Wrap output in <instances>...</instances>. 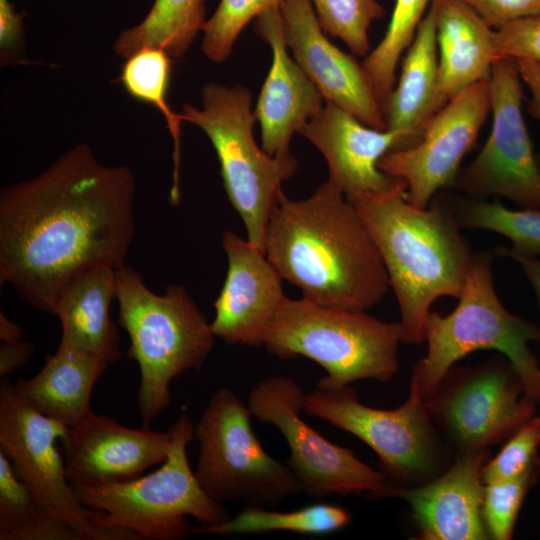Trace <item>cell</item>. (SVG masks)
Listing matches in <instances>:
<instances>
[{
  "mask_svg": "<svg viewBox=\"0 0 540 540\" xmlns=\"http://www.w3.org/2000/svg\"><path fill=\"white\" fill-rule=\"evenodd\" d=\"M136 181L80 143L39 175L0 192V284L54 314L78 274L125 265L135 236Z\"/></svg>",
  "mask_w": 540,
  "mask_h": 540,
  "instance_id": "6da1fadb",
  "label": "cell"
},
{
  "mask_svg": "<svg viewBox=\"0 0 540 540\" xmlns=\"http://www.w3.org/2000/svg\"><path fill=\"white\" fill-rule=\"evenodd\" d=\"M265 255L282 279L321 306L366 311L390 287L368 227L329 180L306 199L281 195L266 229Z\"/></svg>",
  "mask_w": 540,
  "mask_h": 540,
  "instance_id": "7a4b0ae2",
  "label": "cell"
},
{
  "mask_svg": "<svg viewBox=\"0 0 540 540\" xmlns=\"http://www.w3.org/2000/svg\"><path fill=\"white\" fill-rule=\"evenodd\" d=\"M376 243L400 310L401 340L421 344L433 302L459 298L473 253L452 209L418 208L401 181L388 192L352 202Z\"/></svg>",
  "mask_w": 540,
  "mask_h": 540,
  "instance_id": "3957f363",
  "label": "cell"
},
{
  "mask_svg": "<svg viewBox=\"0 0 540 540\" xmlns=\"http://www.w3.org/2000/svg\"><path fill=\"white\" fill-rule=\"evenodd\" d=\"M119 323L130 338L128 356L140 369L138 411L147 426L171 403L170 382L199 371L213 348L211 324L179 284L152 292L135 269L115 271Z\"/></svg>",
  "mask_w": 540,
  "mask_h": 540,
  "instance_id": "277c9868",
  "label": "cell"
},
{
  "mask_svg": "<svg viewBox=\"0 0 540 540\" xmlns=\"http://www.w3.org/2000/svg\"><path fill=\"white\" fill-rule=\"evenodd\" d=\"M495 251L474 253L456 308L442 316L431 311L425 329L427 353L413 367L423 399L466 355L493 349L507 358L525 394L540 402V365L528 344L540 341V328L509 312L493 285Z\"/></svg>",
  "mask_w": 540,
  "mask_h": 540,
  "instance_id": "5b68a950",
  "label": "cell"
},
{
  "mask_svg": "<svg viewBox=\"0 0 540 540\" xmlns=\"http://www.w3.org/2000/svg\"><path fill=\"white\" fill-rule=\"evenodd\" d=\"M399 322L379 320L364 310L331 308L304 298H285L263 338L266 350L280 358L304 356L336 386L362 379L387 382L399 369Z\"/></svg>",
  "mask_w": 540,
  "mask_h": 540,
  "instance_id": "8992f818",
  "label": "cell"
},
{
  "mask_svg": "<svg viewBox=\"0 0 540 540\" xmlns=\"http://www.w3.org/2000/svg\"><path fill=\"white\" fill-rule=\"evenodd\" d=\"M251 101L242 85L211 82L202 89L201 107L185 104L179 115L210 139L228 200L243 221L246 239L265 253L266 229L283 194L282 182L295 174L298 161L294 156H270L257 145Z\"/></svg>",
  "mask_w": 540,
  "mask_h": 540,
  "instance_id": "52a82bcc",
  "label": "cell"
},
{
  "mask_svg": "<svg viewBox=\"0 0 540 540\" xmlns=\"http://www.w3.org/2000/svg\"><path fill=\"white\" fill-rule=\"evenodd\" d=\"M169 456L156 471L127 482L96 487L72 485L81 503L99 513L101 525L136 533L141 539L178 540L192 534L188 516L201 525L229 518L223 504L201 487L187 458L194 425L186 412L168 429Z\"/></svg>",
  "mask_w": 540,
  "mask_h": 540,
  "instance_id": "ba28073f",
  "label": "cell"
},
{
  "mask_svg": "<svg viewBox=\"0 0 540 540\" xmlns=\"http://www.w3.org/2000/svg\"><path fill=\"white\" fill-rule=\"evenodd\" d=\"M252 413L228 388L209 400L194 437L199 442L195 476L216 502H241L246 506H274L303 493L291 469L271 457L251 427Z\"/></svg>",
  "mask_w": 540,
  "mask_h": 540,
  "instance_id": "9c48e42d",
  "label": "cell"
},
{
  "mask_svg": "<svg viewBox=\"0 0 540 540\" xmlns=\"http://www.w3.org/2000/svg\"><path fill=\"white\" fill-rule=\"evenodd\" d=\"M304 411L367 444L377 454L381 471L391 484L420 485L442 469L444 448L413 376L408 398L395 409L364 405L349 385L318 381L317 387L305 394Z\"/></svg>",
  "mask_w": 540,
  "mask_h": 540,
  "instance_id": "30bf717a",
  "label": "cell"
},
{
  "mask_svg": "<svg viewBox=\"0 0 540 540\" xmlns=\"http://www.w3.org/2000/svg\"><path fill=\"white\" fill-rule=\"evenodd\" d=\"M66 431V426L24 402L6 376L1 377L0 450L42 509L74 528L83 540L141 539L130 530L102 526L103 514L78 499L56 446Z\"/></svg>",
  "mask_w": 540,
  "mask_h": 540,
  "instance_id": "8fae6325",
  "label": "cell"
},
{
  "mask_svg": "<svg viewBox=\"0 0 540 540\" xmlns=\"http://www.w3.org/2000/svg\"><path fill=\"white\" fill-rule=\"evenodd\" d=\"M424 403L457 454L507 440L535 415L537 405L505 356L451 367Z\"/></svg>",
  "mask_w": 540,
  "mask_h": 540,
  "instance_id": "7c38bea8",
  "label": "cell"
},
{
  "mask_svg": "<svg viewBox=\"0 0 540 540\" xmlns=\"http://www.w3.org/2000/svg\"><path fill=\"white\" fill-rule=\"evenodd\" d=\"M305 393L291 378L270 376L251 390L248 407L258 421L275 426L285 438L286 464L303 493L322 499L332 494L366 493L372 498L389 482L382 471L360 461L351 449L321 436L301 417Z\"/></svg>",
  "mask_w": 540,
  "mask_h": 540,
  "instance_id": "4fadbf2b",
  "label": "cell"
},
{
  "mask_svg": "<svg viewBox=\"0 0 540 540\" xmlns=\"http://www.w3.org/2000/svg\"><path fill=\"white\" fill-rule=\"evenodd\" d=\"M492 128L476 158L454 185L473 195L506 198L521 208L540 209V173L522 114L523 90L517 60L498 59L489 77Z\"/></svg>",
  "mask_w": 540,
  "mask_h": 540,
  "instance_id": "5bb4252c",
  "label": "cell"
},
{
  "mask_svg": "<svg viewBox=\"0 0 540 540\" xmlns=\"http://www.w3.org/2000/svg\"><path fill=\"white\" fill-rule=\"evenodd\" d=\"M491 112L489 79L462 91L439 110L412 146L385 154L378 167L406 184L407 201L427 208L436 192L454 183Z\"/></svg>",
  "mask_w": 540,
  "mask_h": 540,
  "instance_id": "9a60e30c",
  "label": "cell"
},
{
  "mask_svg": "<svg viewBox=\"0 0 540 540\" xmlns=\"http://www.w3.org/2000/svg\"><path fill=\"white\" fill-rule=\"evenodd\" d=\"M280 11L287 47L325 101L346 110L369 127L386 130L382 109L362 64L330 42L312 1L283 0Z\"/></svg>",
  "mask_w": 540,
  "mask_h": 540,
  "instance_id": "2e32d148",
  "label": "cell"
},
{
  "mask_svg": "<svg viewBox=\"0 0 540 540\" xmlns=\"http://www.w3.org/2000/svg\"><path fill=\"white\" fill-rule=\"evenodd\" d=\"M60 440L69 482L87 487L134 480L166 461L171 447L169 431L132 429L93 412Z\"/></svg>",
  "mask_w": 540,
  "mask_h": 540,
  "instance_id": "e0dca14e",
  "label": "cell"
},
{
  "mask_svg": "<svg viewBox=\"0 0 540 540\" xmlns=\"http://www.w3.org/2000/svg\"><path fill=\"white\" fill-rule=\"evenodd\" d=\"M489 449L458 453L446 471L416 486L388 483L372 499L405 501L422 540L489 539L483 519L481 472Z\"/></svg>",
  "mask_w": 540,
  "mask_h": 540,
  "instance_id": "ac0fdd59",
  "label": "cell"
},
{
  "mask_svg": "<svg viewBox=\"0 0 540 540\" xmlns=\"http://www.w3.org/2000/svg\"><path fill=\"white\" fill-rule=\"evenodd\" d=\"M221 241L228 268L211 330L230 345L263 346L266 329L286 298L283 279L247 239L227 230Z\"/></svg>",
  "mask_w": 540,
  "mask_h": 540,
  "instance_id": "d6986e66",
  "label": "cell"
},
{
  "mask_svg": "<svg viewBox=\"0 0 540 540\" xmlns=\"http://www.w3.org/2000/svg\"><path fill=\"white\" fill-rule=\"evenodd\" d=\"M325 158L331 181L350 201L392 190L401 181L382 172L378 163L400 148V136L369 127L354 115L325 101L298 132Z\"/></svg>",
  "mask_w": 540,
  "mask_h": 540,
  "instance_id": "ffe728a7",
  "label": "cell"
},
{
  "mask_svg": "<svg viewBox=\"0 0 540 540\" xmlns=\"http://www.w3.org/2000/svg\"><path fill=\"white\" fill-rule=\"evenodd\" d=\"M256 34L272 50V65L254 111L261 129L262 148L270 156L292 158V135L324 106V98L288 53L280 6L262 12L255 21Z\"/></svg>",
  "mask_w": 540,
  "mask_h": 540,
  "instance_id": "44dd1931",
  "label": "cell"
},
{
  "mask_svg": "<svg viewBox=\"0 0 540 540\" xmlns=\"http://www.w3.org/2000/svg\"><path fill=\"white\" fill-rule=\"evenodd\" d=\"M431 4L436 13L441 110L465 89L489 79L497 61L495 30L463 0H431Z\"/></svg>",
  "mask_w": 540,
  "mask_h": 540,
  "instance_id": "7402d4cb",
  "label": "cell"
},
{
  "mask_svg": "<svg viewBox=\"0 0 540 540\" xmlns=\"http://www.w3.org/2000/svg\"><path fill=\"white\" fill-rule=\"evenodd\" d=\"M115 271L96 266L78 274L63 288L54 310L62 326L58 349L90 355L108 364L118 360L119 335L110 317Z\"/></svg>",
  "mask_w": 540,
  "mask_h": 540,
  "instance_id": "603a6c76",
  "label": "cell"
},
{
  "mask_svg": "<svg viewBox=\"0 0 540 540\" xmlns=\"http://www.w3.org/2000/svg\"><path fill=\"white\" fill-rule=\"evenodd\" d=\"M408 48L399 81L382 106L386 130L401 138L399 149L414 145L439 111L436 13L432 4Z\"/></svg>",
  "mask_w": 540,
  "mask_h": 540,
  "instance_id": "cb8c5ba5",
  "label": "cell"
},
{
  "mask_svg": "<svg viewBox=\"0 0 540 540\" xmlns=\"http://www.w3.org/2000/svg\"><path fill=\"white\" fill-rule=\"evenodd\" d=\"M107 365L90 355L57 349L34 377L18 381L14 389L33 409L70 428L92 412V390Z\"/></svg>",
  "mask_w": 540,
  "mask_h": 540,
  "instance_id": "d4e9b609",
  "label": "cell"
},
{
  "mask_svg": "<svg viewBox=\"0 0 540 540\" xmlns=\"http://www.w3.org/2000/svg\"><path fill=\"white\" fill-rule=\"evenodd\" d=\"M205 22V0H154L145 18L118 36L114 51L126 59L142 48L155 47L179 58Z\"/></svg>",
  "mask_w": 540,
  "mask_h": 540,
  "instance_id": "484cf974",
  "label": "cell"
},
{
  "mask_svg": "<svg viewBox=\"0 0 540 540\" xmlns=\"http://www.w3.org/2000/svg\"><path fill=\"white\" fill-rule=\"evenodd\" d=\"M350 521L351 515L345 508L327 503L314 504L289 512L246 506L234 518L213 525L193 526L192 534L227 535L291 531L321 535L340 530Z\"/></svg>",
  "mask_w": 540,
  "mask_h": 540,
  "instance_id": "4316f807",
  "label": "cell"
},
{
  "mask_svg": "<svg viewBox=\"0 0 540 540\" xmlns=\"http://www.w3.org/2000/svg\"><path fill=\"white\" fill-rule=\"evenodd\" d=\"M0 540H83L37 503L0 450Z\"/></svg>",
  "mask_w": 540,
  "mask_h": 540,
  "instance_id": "83f0119b",
  "label": "cell"
},
{
  "mask_svg": "<svg viewBox=\"0 0 540 540\" xmlns=\"http://www.w3.org/2000/svg\"><path fill=\"white\" fill-rule=\"evenodd\" d=\"M171 76V57L162 49L145 47L130 57L122 67L120 80L133 98L157 108L166 121L174 144L173 183L170 190V203L179 201L180 135L183 122L167 103V92Z\"/></svg>",
  "mask_w": 540,
  "mask_h": 540,
  "instance_id": "f1b7e54d",
  "label": "cell"
},
{
  "mask_svg": "<svg viewBox=\"0 0 540 540\" xmlns=\"http://www.w3.org/2000/svg\"><path fill=\"white\" fill-rule=\"evenodd\" d=\"M452 212L460 228L489 230L508 238L512 248L497 247V256L540 257V209L513 210L494 200L463 203Z\"/></svg>",
  "mask_w": 540,
  "mask_h": 540,
  "instance_id": "f546056e",
  "label": "cell"
},
{
  "mask_svg": "<svg viewBox=\"0 0 540 540\" xmlns=\"http://www.w3.org/2000/svg\"><path fill=\"white\" fill-rule=\"evenodd\" d=\"M429 1L396 0L383 39L361 63L381 108L395 86L399 58L413 41Z\"/></svg>",
  "mask_w": 540,
  "mask_h": 540,
  "instance_id": "4dcf8cb0",
  "label": "cell"
},
{
  "mask_svg": "<svg viewBox=\"0 0 540 540\" xmlns=\"http://www.w3.org/2000/svg\"><path fill=\"white\" fill-rule=\"evenodd\" d=\"M319 23L333 37L341 39L359 57L370 51L368 30L374 20L385 17L376 0H311Z\"/></svg>",
  "mask_w": 540,
  "mask_h": 540,
  "instance_id": "1f68e13d",
  "label": "cell"
},
{
  "mask_svg": "<svg viewBox=\"0 0 540 540\" xmlns=\"http://www.w3.org/2000/svg\"><path fill=\"white\" fill-rule=\"evenodd\" d=\"M540 476L538 458L524 473L484 484L482 519L489 539L510 540L522 503Z\"/></svg>",
  "mask_w": 540,
  "mask_h": 540,
  "instance_id": "d6a6232c",
  "label": "cell"
},
{
  "mask_svg": "<svg viewBox=\"0 0 540 540\" xmlns=\"http://www.w3.org/2000/svg\"><path fill=\"white\" fill-rule=\"evenodd\" d=\"M282 1L220 0L203 26L202 52L213 62H223L231 54L243 28L270 7L280 6Z\"/></svg>",
  "mask_w": 540,
  "mask_h": 540,
  "instance_id": "836d02e7",
  "label": "cell"
},
{
  "mask_svg": "<svg viewBox=\"0 0 540 540\" xmlns=\"http://www.w3.org/2000/svg\"><path fill=\"white\" fill-rule=\"evenodd\" d=\"M540 416L534 415L507 440L499 453L487 461L481 472L484 484L514 478L524 473L539 457Z\"/></svg>",
  "mask_w": 540,
  "mask_h": 540,
  "instance_id": "e575fe53",
  "label": "cell"
},
{
  "mask_svg": "<svg viewBox=\"0 0 540 540\" xmlns=\"http://www.w3.org/2000/svg\"><path fill=\"white\" fill-rule=\"evenodd\" d=\"M497 60L528 59L540 64V15L514 21L495 30Z\"/></svg>",
  "mask_w": 540,
  "mask_h": 540,
  "instance_id": "d590c367",
  "label": "cell"
},
{
  "mask_svg": "<svg viewBox=\"0 0 540 540\" xmlns=\"http://www.w3.org/2000/svg\"><path fill=\"white\" fill-rule=\"evenodd\" d=\"M498 30L514 21L540 15V0H463Z\"/></svg>",
  "mask_w": 540,
  "mask_h": 540,
  "instance_id": "8d00e7d4",
  "label": "cell"
},
{
  "mask_svg": "<svg viewBox=\"0 0 540 540\" xmlns=\"http://www.w3.org/2000/svg\"><path fill=\"white\" fill-rule=\"evenodd\" d=\"M22 15L11 0H0V59L2 64L17 61L24 44Z\"/></svg>",
  "mask_w": 540,
  "mask_h": 540,
  "instance_id": "74e56055",
  "label": "cell"
},
{
  "mask_svg": "<svg viewBox=\"0 0 540 540\" xmlns=\"http://www.w3.org/2000/svg\"><path fill=\"white\" fill-rule=\"evenodd\" d=\"M34 345L29 341L2 342L0 345V376L24 366L30 359Z\"/></svg>",
  "mask_w": 540,
  "mask_h": 540,
  "instance_id": "f35d334b",
  "label": "cell"
},
{
  "mask_svg": "<svg viewBox=\"0 0 540 540\" xmlns=\"http://www.w3.org/2000/svg\"><path fill=\"white\" fill-rule=\"evenodd\" d=\"M517 64L521 79L531 92L527 111L540 121V64L528 59H518Z\"/></svg>",
  "mask_w": 540,
  "mask_h": 540,
  "instance_id": "ab89813d",
  "label": "cell"
},
{
  "mask_svg": "<svg viewBox=\"0 0 540 540\" xmlns=\"http://www.w3.org/2000/svg\"><path fill=\"white\" fill-rule=\"evenodd\" d=\"M503 256L512 258L522 267V270L536 295L540 307V258L526 257L510 253L504 254Z\"/></svg>",
  "mask_w": 540,
  "mask_h": 540,
  "instance_id": "60d3db41",
  "label": "cell"
},
{
  "mask_svg": "<svg viewBox=\"0 0 540 540\" xmlns=\"http://www.w3.org/2000/svg\"><path fill=\"white\" fill-rule=\"evenodd\" d=\"M23 331L19 325L0 313V339L2 342H16L22 340Z\"/></svg>",
  "mask_w": 540,
  "mask_h": 540,
  "instance_id": "b9f144b4",
  "label": "cell"
},
{
  "mask_svg": "<svg viewBox=\"0 0 540 540\" xmlns=\"http://www.w3.org/2000/svg\"><path fill=\"white\" fill-rule=\"evenodd\" d=\"M536 158H537V165H538V169H539V173H540V151L538 154H536Z\"/></svg>",
  "mask_w": 540,
  "mask_h": 540,
  "instance_id": "7bdbcfd3",
  "label": "cell"
}]
</instances>
